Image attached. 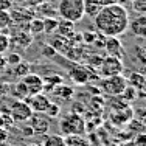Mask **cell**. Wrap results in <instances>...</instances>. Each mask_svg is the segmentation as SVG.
<instances>
[{"label":"cell","instance_id":"cell-29","mask_svg":"<svg viewBox=\"0 0 146 146\" xmlns=\"http://www.w3.org/2000/svg\"><path fill=\"white\" fill-rule=\"evenodd\" d=\"M11 6H13V0H0V9L8 11V9H11Z\"/></svg>","mask_w":146,"mask_h":146},{"label":"cell","instance_id":"cell-2","mask_svg":"<svg viewBox=\"0 0 146 146\" xmlns=\"http://www.w3.org/2000/svg\"><path fill=\"white\" fill-rule=\"evenodd\" d=\"M56 13L65 22L76 23L82 20V17L86 16L84 0H59Z\"/></svg>","mask_w":146,"mask_h":146},{"label":"cell","instance_id":"cell-16","mask_svg":"<svg viewBox=\"0 0 146 146\" xmlns=\"http://www.w3.org/2000/svg\"><path fill=\"white\" fill-rule=\"evenodd\" d=\"M28 33L31 36H34V34H39V33H44V20L40 19H31L30 23H28Z\"/></svg>","mask_w":146,"mask_h":146},{"label":"cell","instance_id":"cell-10","mask_svg":"<svg viewBox=\"0 0 146 146\" xmlns=\"http://www.w3.org/2000/svg\"><path fill=\"white\" fill-rule=\"evenodd\" d=\"M27 100H28L27 103H28V106L31 107V110H33V112H39V113H44L51 103L50 98L42 95V93H36V95H33V96H28Z\"/></svg>","mask_w":146,"mask_h":146},{"label":"cell","instance_id":"cell-22","mask_svg":"<svg viewBox=\"0 0 146 146\" xmlns=\"http://www.w3.org/2000/svg\"><path fill=\"white\" fill-rule=\"evenodd\" d=\"M13 92H14V95L19 100H27V98H28V92H27V87L23 86L22 81H20L19 84L14 86V90H13Z\"/></svg>","mask_w":146,"mask_h":146},{"label":"cell","instance_id":"cell-32","mask_svg":"<svg viewBox=\"0 0 146 146\" xmlns=\"http://www.w3.org/2000/svg\"><path fill=\"white\" fill-rule=\"evenodd\" d=\"M6 140H8V132H6V131L2 127V129H0V145L5 143Z\"/></svg>","mask_w":146,"mask_h":146},{"label":"cell","instance_id":"cell-30","mask_svg":"<svg viewBox=\"0 0 146 146\" xmlns=\"http://www.w3.org/2000/svg\"><path fill=\"white\" fill-rule=\"evenodd\" d=\"M23 2L28 6H40V5H44L47 0H23Z\"/></svg>","mask_w":146,"mask_h":146},{"label":"cell","instance_id":"cell-1","mask_svg":"<svg viewBox=\"0 0 146 146\" xmlns=\"http://www.w3.org/2000/svg\"><path fill=\"white\" fill-rule=\"evenodd\" d=\"M129 22V13L124 5L120 3L103 6L98 14L93 17L96 31L104 37H118L124 34L127 31Z\"/></svg>","mask_w":146,"mask_h":146},{"label":"cell","instance_id":"cell-23","mask_svg":"<svg viewBox=\"0 0 146 146\" xmlns=\"http://www.w3.org/2000/svg\"><path fill=\"white\" fill-rule=\"evenodd\" d=\"M9 50V34L0 31V54L6 53Z\"/></svg>","mask_w":146,"mask_h":146},{"label":"cell","instance_id":"cell-9","mask_svg":"<svg viewBox=\"0 0 146 146\" xmlns=\"http://www.w3.org/2000/svg\"><path fill=\"white\" fill-rule=\"evenodd\" d=\"M33 42V36L28 31H16L9 36V48H17V50H25Z\"/></svg>","mask_w":146,"mask_h":146},{"label":"cell","instance_id":"cell-27","mask_svg":"<svg viewBox=\"0 0 146 146\" xmlns=\"http://www.w3.org/2000/svg\"><path fill=\"white\" fill-rule=\"evenodd\" d=\"M5 59H6V64L14 67V65H17L20 61H22V56H20L19 53H9V56L5 58Z\"/></svg>","mask_w":146,"mask_h":146},{"label":"cell","instance_id":"cell-4","mask_svg":"<svg viewBox=\"0 0 146 146\" xmlns=\"http://www.w3.org/2000/svg\"><path fill=\"white\" fill-rule=\"evenodd\" d=\"M61 131L65 135H82L86 131V124L82 118L76 113H68L61 121Z\"/></svg>","mask_w":146,"mask_h":146},{"label":"cell","instance_id":"cell-33","mask_svg":"<svg viewBox=\"0 0 146 146\" xmlns=\"http://www.w3.org/2000/svg\"><path fill=\"white\" fill-rule=\"evenodd\" d=\"M132 0H117V3H120V5H126V3H131Z\"/></svg>","mask_w":146,"mask_h":146},{"label":"cell","instance_id":"cell-21","mask_svg":"<svg viewBox=\"0 0 146 146\" xmlns=\"http://www.w3.org/2000/svg\"><path fill=\"white\" fill-rule=\"evenodd\" d=\"M58 25H59V22H58L56 19H53V17L45 19L44 20V33H47V34L54 33V31L58 30Z\"/></svg>","mask_w":146,"mask_h":146},{"label":"cell","instance_id":"cell-24","mask_svg":"<svg viewBox=\"0 0 146 146\" xmlns=\"http://www.w3.org/2000/svg\"><path fill=\"white\" fill-rule=\"evenodd\" d=\"M135 96H137V90L134 87H131V86H127V87L123 90V93L120 95V98H124L126 101H132V100H135Z\"/></svg>","mask_w":146,"mask_h":146},{"label":"cell","instance_id":"cell-25","mask_svg":"<svg viewBox=\"0 0 146 146\" xmlns=\"http://www.w3.org/2000/svg\"><path fill=\"white\" fill-rule=\"evenodd\" d=\"M132 8L138 14H145L146 13V0H132Z\"/></svg>","mask_w":146,"mask_h":146},{"label":"cell","instance_id":"cell-14","mask_svg":"<svg viewBox=\"0 0 146 146\" xmlns=\"http://www.w3.org/2000/svg\"><path fill=\"white\" fill-rule=\"evenodd\" d=\"M127 86L134 87L135 90H140V95H143V89H145V75L140 72H132L129 78H126Z\"/></svg>","mask_w":146,"mask_h":146},{"label":"cell","instance_id":"cell-8","mask_svg":"<svg viewBox=\"0 0 146 146\" xmlns=\"http://www.w3.org/2000/svg\"><path fill=\"white\" fill-rule=\"evenodd\" d=\"M28 121H30L28 126L33 129L34 134H47L48 127H50V118L39 112H33V115L28 118Z\"/></svg>","mask_w":146,"mask_h":146},{"label":"cell","instance_id":"cell-5","mask_svg":"<svg viewBox=\"0 0 146 146\" xmlns=\"http://www.w3.org/2000/svg\"><path fill=\"white\" fill-rule=\"evenodd\" d=\"M100 73H101L103 78L107 76H115V75H121L123 73V61L120 58H113V56H106L103 58L101 64H100Z\"/></svg>","mask_w":146,"mask_h":146},{"label":"cell","instance_id":"cell-6","mask_svg":"<svg viewBox=\"0 0 146 146\" xmlns=\"http://www.w3.org/2000/svg\"><path fill=\"white\" fill-rule=\"evenodd\" d=\"M9 112H11V117L14 121H28V118L33 115V110H31V107L28 106V103L23 101V100H16L14 103L11 104V109H9Z\"/></svg>","mask_w":146,"mask_h":146},{"label":"cell","instance_id":"cell-3","mask_svg":"<svg viewBox=\"0 0 146 146\" xmlns=\"http://www.w3.org/2000/svg\"><path fill=\"white\" fill-rule=\"evenodd\" d=\"M101 90L106 95L110 96H120L123 93V90L127 87V81L123 75H115V76H107V78H103L101 82Z\"/></svg>","mask_w":146,"mask_h":146},{"label":"cell","instance_id":"cell-11","mask_svg":"<svg viewBox=\"0 0 146 146\" xmlns=\"http://www.w3.org/2000/svg\"><path fill=\"white\" fill-rule=\"evenodd\" d=\"M104 50L107 51V54L109 56H113V58H123L124 51H123V45H121L120 39L118 37H106V40H104L103 44Z\"/></svg>","mask_w":146,"mask_h":146},{"label":"cell","instance_id":"cell-28","mask_svg":"<svg viewBox=\"0 0 146 146\" xmlns=\"http://www.w3.org/2000/svg\"><path fill=\"white\" fill-rule=\"evenodd\" d=\"M42 54L44 56H48V58H53L54 54H56V50H54L51 45H44L42 48Z\"/></svg>","mask_w":146,"mask_h":146},{"label":"cell","instance_id":"cell-15","mask_svg":"<svg viewBox=\"0 0 146 146\" xmlns=\"http://www.w3.org/2000/svg\"><path fill=\"white\" fill-rule=\"evenodd\" d=\"M44 146H65V138L58 134H50L45 137Z\"/></svg>","mask_w":146,"mask_h":146},{"label":"cell","instance_id":"cell-31","mask_svg":"<svg viewBox=\"0 0 146 146\" xmlns=\"http://www.w3.org/2000/svg\"><path fill=\"white\" fill-rule=\"evenodd\" d=\"M6 67H8V64H6V59L3 54H0V75H2L3 72L6 70Z\"/></svg>","mask_w":146,"mask_h":146},{"label":"cell","instance_id":"cell-7","mask_svg":"<svg viewBox=\"0 0 146 146\" xmlns=\"http://www.w3.org/2000/svg\"><path fill=\"white\" fill-rule=\"evenodd\" d=\"M22 82H23V86L27 87L28 96H33V95H36V93H40L44 90V86H45V81L40 78L39 75H36V73H28L27 76H23Z\"/></svg>","mask_w":146,"mask_h":146},{"label":"cell","instance_id":"cell-19","mask_svg":"<svg viewBox=\"0 0 146 146\" xmlns=\"http://www.w3.org/2000/svg\"><path fill=\"white\" fill-rule=\"evenodd\" d=\"M53 93L54 95H59L61 98H64V100H68V98H72L73 90H72V87L62 84V86H56V87L53 89Z\"/></svg>","mask_w":146,"mask_h":146},{"label":"cell","instance_id":"cell-12","mask_svg":"<svg viewBox=\"0 0 146 146\" xmlns=\"http://www.w3.org/2000/svg\"><path fill=\"white\" fill-rule=\"evenodd\" d=\"M90 73H92V70L84 65H75L70 70V78L76 84H86L90 79Z\"/></svg>","mask_w":146,"mask_h":146},{"label":"cell","instance_id":"cell-20","mask_svg":"<svg viewBox=\"0 0 146 146\" xmlns=\"http://www.w3.org/2000/svg\"><path fill=\"white\" fill-rule=\"evenodd\" d=\"M65 146H89L82 135H68L65 138Z\"/></svg>","mask_w":146,"mask_h":146},{"label":"cell","instance_id":"cell-26","mask_svg":"<svg viewBox=\"0 0 146 146\" xmlns=\"http://www.w3.org/2000/svg\"><path fill=\"white\" fill-rule=\"evenodd\" d=\"M59 112H61V107L58 106V104H54V103H50V106L47 107V110H45V115H48L50 118H54V117H58L59 115Z\"/></svg>","mask_w":146,"mask_h":146},{"label":"cell","instance_id":"cell-34","mask_svg":"<svg viewBox=\"0 0 146 146\" xmlns=\"http://www.w3.org/2000/svg\"><path fill=\"white\" fill-rule=\"evenodd\" d=\"M3 124H5V120H3V117L0 115V129H2V127H3Z\"/></svg>","mask_w":146,"mask_h":146},{"label":"cell","instance_id":"cell-13","mask_svg":"<svg viewBox=\"0 0 146 146\" xmlns=\"http://www.w3.org/2000/svg\"><path fill=\"white\" fill-rule=\"evenodd\" d=\"M127 28H131L134 36L145 37L146 36V17H145V14H138V17H135L132 22H129Z\"/></svg>","mask_w":146,"mask_h":146},{"label":"cell","instance_id":"cell-17","mask_svg":"<svg viewBox=\"0 0 146 146\" xmlns=\"http://www.w3.org/2000/svg\"><path fill=\"white\" fill-rule=\"evenodd\" d=\"M28 73H31V67L30 64L27 61H20L17 65H14V75L17 76V78H23V76H27Z\"/></svg>","mask_w":146,"mask_h":146},{"label":"cell","instance_id":"cell-18","mask_svg":"<svg viewBox=\"0 0 146 146\" xmlns=\"http://www.w3.org/2000/svg\"><path fill=\"white\" fill-rule=\"evenodd\" d=\"M11 23H13V20H11L9 11L0 9V31H2V33H6V30L11 27Z\"/></svg>","mask_w":146,"mask_h":146}]
</instances>
